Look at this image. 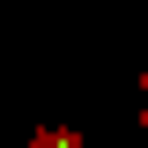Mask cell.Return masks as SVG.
Wrapping results in <instances>:
<instances>
[{
    "label": "cell",
    "instance_id": "1",
    "mask_svg": "<svg viewBox=\"0 0 148 148\" xmlns=\"http://www.w3.org/2000/svg\"><path fill=\"white\" fill-rule=\"evenodd\" d=\"M52 148H74V141H52Z\"/></svg>",
    "mask_w": 148,
    "mask_h": 148
}]
</instances>
